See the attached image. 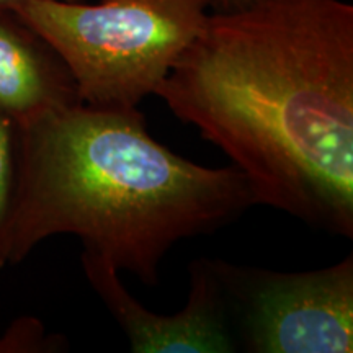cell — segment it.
I'll list each match as a JSON object with an SVG mask.
<instances>
[{"instance_id":"1","label":"cell","mask_w":353,"mask_h":353,"mask_svg":"<svg viewBox=\"0 0 353 353\" xmlns=\"http://www.w3.org/2000/svg\"><path fill=\"white\" fill-rule=\"evenodd\" d=\"M218 145L255 205L353 237V7L254 0L213 12L156 94Z\"/></svg>"},{"instance_id":"2","label":"cell","mask_w":353,"mask_h":353,"mask_svg":"<svg viewBox=\"0 0 353 353\" xmlns=\"http://www.w3.org/2000/svg\"><path fill=\"white\" fill-rule=\"evenodd\" d=\"M17 128L8 263L52 236L72 234L83 252L154 286L172 247L216 232L255 205L237 167L176 156L149 134L138 108L79 101Z\"/></svg>"},{"instance_id":"3","label":"cell","mask_w":353,"mask_h":353,"mask_svg":"<svg viewBox=\"0 0 353 353\" xmlns=\"http://www.w3.org/2000/svg\"><path fill=\"white\" fill-rule=\"evenodd\" d=\"M54 48L82 103L138 108L200 37L210 0H12L6 3Z\"/></svg>"},{"instance_id":"4","label":"cell","mask_w":353,"mask_h":353,"mask_svg":"<svg viewBox=\"0 0 353 353\" xmlns=\"http://www.w3.org/2000/svg\"><path fill=\"white\" fill-rule=\"evenodd\" d=\"M236 343L249 353H352L353 257L285 273L214 260Z\"/></svg>"},{"instance_id":"5","label":"cell","mask_w":353,"mask_h":353,"mask_svg":"<svg viewBox=\"0 0 353 353\" xmlns=\"http://www.w3.org/2000/svg\"><path fill=\"white\" fill-rule=\"evenodd\" d=\"M83 273L130 341L134 353H231L237 350L226 299L214 260L190 265V293L176 314H157L144 307L126 286L120 272L99 255L82 252Z\"/></svg>"},{"instance_id":"6","label":"cell","mask_w":353,"mask_h":353,"mask_svg":"<svg viewBox=\"0 0 353 353\" xmlns=\"http://www.w3.org/2000/svg\"><path fill=\"white\" fill-rule=\"evenodd\" d=\"M79 101L76 81L54 48L0 3V113L21 125Z\"/></svg>"},{"instance_id":"7","label":"cell","mask_w":353,"mask_h":353,"mask_svg":"<svg viewBox=\"0 0 353 353\" xmlns=\"http://www.w3.org/2000/svg\"><path fill=\"white\" fill-rule=\"evenodd\" d=\"M19 185V128L0 113V270L8 265L10 229Z\"/></svg>"},{"instance_id":"8","label":"cell","mask_w":353,"mask_h":353,"mask_svg":"<svg viewBox=\"0 0 353 353\" xmlns=\"http://www.w3.org/2000/svg\"><path fill=\"white\" fill-rule=\"evenodd\" d=\"M68 345L61 335H48L38 319H19L0 337V353L59 352Z\"/></svg>"},{"instance_id":"9","label":"cell","mask_w":353,"mask_h":353,"mask_svg":"<svg viewBox=\"0 0 353 353\" xmlns=\"http://www.w3.org/2000/svg\"><path fill=\"white\" fill-rule=\"evenodd\" d=\"M254 0H210V8L214 12H234L250 6Z\"/></svg>"},{"instance_id":"10","label":"cell","mask_w":353,"mask_h":353,"mask_svg":"<svg viewBox=\"0 0 353 353\" xmlns=\"http://www.w3.org/2000/svg\"><path fill=\"white\" fill-rule=\"evenodd\" d=\"M12 2V0H0V3H8ZM68 2H82V0H68Z\"/></svg>"}]
</instances>
